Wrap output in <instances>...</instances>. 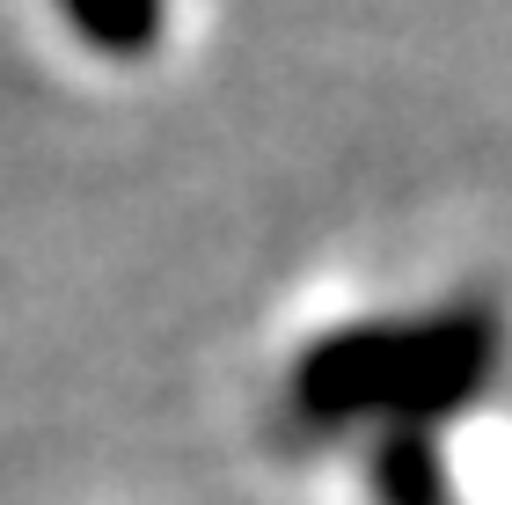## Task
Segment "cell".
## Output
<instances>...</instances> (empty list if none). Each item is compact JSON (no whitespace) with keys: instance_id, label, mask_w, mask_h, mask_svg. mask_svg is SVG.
<instances>
[{"instance_id":"1","label":"cell","mask_w":512,"mask_h":505,"mask_svg":"<svg viewBox=\"0 0 512 505\" xmlns=\"http://www.w3.org/2000/svg\"><path fill=\"white\" fill-rule=\"evenodd\" d=\"M505 359V323L483 301H454L432 315H381V323H344L322 330L286 374V410L308 432L344 425H417L432 432L439 418L469 410L491 388Z\"/></svg>"},{"instance_id":"3","label":"cell","mask_w":512,"mask_h":505,"mask_svg":"<svg viewBox=\"0 0 512 505\" xmlns=\"http://www.w3.org/2000/svg\"><path fill=\"white\" fill-rule=\"evenodd\" d=\"M59 15L96 59H147L169 30V0H59Z\"/></svg>"},{"instance_id":"2","label":"cell","mask_w":512,"mask_h":505,"mask_svg":"<svg viewBox=\"0 0 512 505\" xmlns=\"http://www.w3.org/2000/svg\"><path fill=\"white\" fill-rule=\"evenodd\" d=\"M366 484H374V505H454L447 447H439V432H417V425H395L374 440Z\"/></svg>"}]
</instances>
